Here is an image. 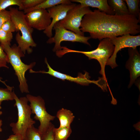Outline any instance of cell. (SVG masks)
<instances>
[{
    "label": "cell",
    "mask_w": 140,
    "mask_h": 140,
    "mask_svg": "<svg viewBox=\"0 0 140 140\" xmlns=\"http://www.w3.org/2000/svg\"><path fill=\"white\" fill-rule=\"evenodd\" d=\"M8 63V59L6 53L2 47L0 45V68L4 67L9 68L7 66Z\"/></svg>",
    "instance_id": "cell-27"
},
{
    "label": "cell",
    "mask_w": 140,
    "mask_h": 140,
    "mask_svg": "<svg viewBox=\"0 0 140 140\" xmlns=\"http://www.w3.org/2000/svg\"><path fill=\"white\" fill-rule=\"evenodd\" d=\"M54 127L52 123L46 132L41 135L43 140H54L53 132Z\"/></svg>",
    "instance_id": "cell-28"
},
{
    "label": "cell",
    "mask_w": 140,
    "mask_h": 140,
    "mask_svg": "<svg viewBox=\"0 0 140 140\" xmlns=\"http://www.w3.org/2000/svg\"><path fill=\"white\" fill-rule=\"evenodd\" d=\"M53 29L55 31V35L54 37L49 38L46 43L49 44L55 43L53 50V52H56L61 50L60 44L63 41L79 42L90 45L88 41L91 38L90 36L85 37L78 35L59 26L57 24L54 25Z\"/></svg>",
    "instance_id": "cell-8"
},
{
    "label": "cell",
    "mask_w": 140,
    "mask_h": 140,
    "mask_svg": "<svg viewBox=\"0 0 140 140\" xmlns=\"http://www.w3.org/2000/svg\"><path fill=\"white\" fill-rule=\"evenodd\" d=\"M2 102H0V110L2 108V107L1 106V105L2 104ZM2 114V112L1 111H0V116Z\"/></svg>",
    "instance_id": "cell-33"
},
{
    "label": "cell",
    "mask_w": 140,
    "mask_h": 140,
    "mask_svg": "<svg viewBox=\"0 0 140 140\" xmlns=\"http://www.w3.org/2000/svg\"><path fill=\"white\" fill-rule=\"evenodd\" d=\"M2 125V121L0 119V132L2 131V129L1 128Z\"/></svg>",
    "instance_id": "cell-32"
},
{
    "label": "cell",
    "mask_w": 140,
    "mask_h": 140,
    "mask_svg": "<svg viewBox=\"0 0 140 140\" xmlns=\"http://www.w3.org/2000/svg\"><path fill=\"white\" fill-rule=\"evenodd\" d=\"M45 61L47 65V67L48 68V71L46 72L44 71H35L31 69L30 70V73H40L47 74L62 80H66L83 85H87L90 83H94L97 85H98V81L91 80L89 79V74L87 72H86L84 74L80 73L77 77H74L70 75L60 73L53 69L48 64L46 58H45Z\"/></svg>",
    "instance_id": "cell-11"
},
{
    "label": "cell",
    "mask_w": 140,
    "mask_h": 140,
    "mask_svg": "<svg viewBox=\"0 0 140 140\" xmlns=\"http://www.w3.org/2000/svg\"><path fill=\"white\" fill-rule=\"evenodd\" d=\"M133 126L137 130L140 131V121L138 122L136 124H134L133 125Z\"/></svg>",
    "instance_id": "cell-30"
},
{
    "label": "cell",
    "mask_w": 140,
    "mask_h": 140,
    "mask_svg": "<svg viewBox=\"0 0 140 140\" xmlns=\"http://www.w3.org/2000/svg\"><path fill=\"white\" fill-rule=\"evenodd\" d=\"M6 53L8 59V63L12 66L19 82V87L22 93L29 92L27 80L25 77L26 72L32 69L36 64L33 62L29 65L23 63L21 58L24 56V54L20 48L16 44L11 46V44L0 45Z\"/></svg>",
    "instance_id": "cell-3"
},
{
    "label": "cell",
    "mask_w": 140,
    "mask_h": 140,
    "mask_svg": "<svg viewBox=\"0 0 140 140\" xmlns=\"http://www.w3.org/2000/svg\"><path fill=\"white\" fill-rule=\"evenodd\" d=\"M115 46L109 38H104L101 40L97 48L95 50L89 51H78L70 49L65 47H62L60 51L62 56L69 53L75 52L83 54L87 56L89 60H96L100 63L101 69L99 73L102 77L101 79L106 84H107L105 73V67L107 63L113 54Z\"/></svg>",
    "instance_id": "cell-4"
},
{
    "label": "cell",
    "mask_w": 140,
    "mask_h": 140,
    "mask_svg": "<svg viewBox=\"0 0 140 140\" xmlns=\"http://www.w3.org/2000/svg\"><path fill=\"white\" fill-rule=\"evenodd\" d=\"M4 140H24L20 135L14 134L10 135L8 138Z\"/></svg>",
    "instance_id": "cell-29"
},
{
    "label": "cell",
    "mask_w": 140,
    "mask_h": 140,
    "mask_svg": "<svg viewBox=\"0 0 140 140\" xmlns=\"http://www.w3.org/2000/svg\"><path fill=\"white\" fill-rule=\"evenodd\" d=\"M129 15L135 16L140 20V9L139 0H125Z\"/></svg>",
    "instance_id": "cell-19"
},
{
    "label": "cell",
    "mask_w": 140,
    "mask_h": 140,
    "mask_svg": "<svg viewBox=\"0 0 140 140\" xmlns=\"http://www.w3.org/2000/svg\"><path fill=\"white\" fill-rule=\"evenodd\" d=\"M56 116L60 121L59 127H71V124L75 117L71 110L63 108L57 111Z\"/></svg>",
    "instance_id": "cell-15"
},
{
    "label": "cell",
    "mask_w": 140,
    "mask_h": 140,
    "mask_svg": "<svg viewBox=\"0 0 140 140\" xmlns=\"http://www.w3.org/2000/svg\"><path fill=\"white\" fill-rule=\"evenodd\" d=\"M71 2L80 3L83 7H91L98 8L100 11L110 15L115 13L108 4L107 0H72Z\"/></svg>",
    "instance_id": "cell-14"
},
{
    "label": "cell",
    "mask_w": 140,
    "mask_h": 140,
    "mask_svg": "<svg viewBox=\"0 0 140 140\" xmlns=\"http://www.w3.org/2000/svg\"><path fill=\"white\" fill-rule=\"evenodd\" d=\"M25 140H43L38 129L33 125L28 128L26 132Z\"/></svg>",
    "instance_id": "cell-20"
},
{
    "label": "cell",
    "mask_w": 140,
    "mask_h": 140,
    "mask_svg": "<svg viewBox=\"0 0 140 140\" xmlns=\"http://www.w3.org/2000/svg\"><path fill=\"white\" fill-rule=\"evenodd\" d=\"M14 5L18 6L19 10H22V0H0V11Z\"/></svg>",
    "instance_id": "cell-22"
},
{
    "label": "cell",
    "mask_w": 140,
    "mask_h": 140,
    "mask_svg": "<svg viewBox=\"0 0 140 140\" xmlns=\"http://www.w3.org/2000/svg\"><path fill=\"white\" fill-rule=\"evenodd\" d=\"M9 9L11 19L15 25L16 31L17 32L15 36V39L18 46L24 54L26 52L30 54L33 51L32 48L30 47H36L37 45L32 37L33 29L28 24L23 11L11 7Z\"/></svg>",
    "instance_id": "cell-2"
},
{
    "label": "cell",
    "mask_w": 140,
    "mask_h": 140,
    "mask_svg": "<svg viewBox=\"0 0 140 140\" xmlns=\"http://www.w3.org/2000/svg\"><path fill=\"white\" fill-rule=\"evenodd\" d=\"M44 0H22V10L36 6L43 2Z\"/></svg>",
    "instance_id": "cell-24"
},
{
    "label": "cell",
    "mask_w": 140,
    "mask_h": 140,
    "mask_svg": "<svg viewBox=\"0 0 140 140\" xmlns=\"http://www.w3.org/2000/svg\"><path fill=\"white\" fill-rule=\"evenodd\" d=\"M54 140H67L72 132L71 127H59L53 129Z\"/></svg>",
    "instance_id": "cell-18"
},
{
    "label": "cell",
    "mask_w": 140,
    "mask_h": 140,
    "mask_svg": "<svg viewBox=\"0 0 140 140\" xmlns=\"http://www.w3.org/2000/svg\"><path fill=\"white\" fill-rule=\"evenodd\" d=\"M76 4H59L47 9L50 16L52 18L50 25L44 33L49 38L52 37V30L55 24L63 19L66 16L68 12L73 8Z\"/></svg>",
    "instance_id": "cell-12"
},
{
    "label": "cell",
    "mask_w": 140,
    "mask_h": 140,
    "mask_svg": "<svg viewBox=\"0 0 140 140\" xmlns=\"http://www.w3.org/2000/svg\"><path fill=\"white\" fill-rule=\"evenodd\" d=\"M11 19L9 11L6 10L0 11V29L4 23Z\"/></svg>",
    "instance_id": "cell-26"
},
{
    "label": "cell",
    "mask_w": 140,
    "mask_h": 140,
    "mask_svg": "<svg viewBox=\"0 0 140 140\" xmlns=\"http://www.w3.org/2000/svg\"><path fill=\"white\" fill-rule=\"evenodd\" d=\"M25 18L30 27L39 31L45 30L52 21L46 9H37L28 13L25 14Z\"/></svg>",
    "instance_id": "cell-10"
},
{
    "label": "cell",
    "mask_w": 140,
    "mask_h": 140,
    "mask_svg": "<svg viewBox=\"0 0 140 140\" xmlns=\"http://www.w3.org/2000/svg\"><path fill=\"white\" fill-rule=\"evenodd\" d=\"M14 100L15 102L14 106L16 107L18 111V120L16 122H12L10 125L14 134L20 135L25 140L27 130L36 122L31 118V110L26 97L19 98L15 94Z\"/></svg>",
    "instance_id": "cell-5"
},
{
    "label": "cell",
    "mask_w": 140,
    "mask_h": 140,
    "mask_svg": "<svg viewBox=\"0 0 140 140\" xmlns=\"http://www.w3.org/2000/svg\"><path fill=\"white\" fill-rule=\"evenodd\" d=\"M12 38V33L7 32L0 29V45L11 44Z\"/></svg>",
    "instance_id": "cell-23"
},
{
    "label": "cell",
    "mask_w": 140,
    "mask_h": 140,
    "mask_svg": "<svg viewBox=\"0 0 140 140\" xmlns=\"http://www.w3.org/2000/svg\"><path fill=\"white\" fill-rule=\"evenodd\" d=\"M13 88V87L6 88H0V102L14 100L15 94L14 90L12 91Z\"/></svg>",
    "instance_id": "cell-21"
},
{
    "label": "cell",
    "mask_w": 140,
    "mask_h": 140,
    "mask_svg": "<svg viewBox=\"0 0 140 140\" xmlns=\"http://www.w3.org/2000/svg\"><path fill=\"white\" fill-rule=\"evenodd\" d=\"M72 3L71 1L68 0H44L43 2L34 7L24 10L23 12L26 14L37 9H48L59 4Z\"/></svg>",
    "instance_id": "cell-16"
},
{
    "label": "cell",
    "mask_w": 140,
    "mask_h": 140,
    "mask_svg": "<svg viewBox=\"0 0 140 140\" xmlns=\"http://www.w3.org/2000/svg\"><path fill=\"white\" fill-rule=\"evenodd\" d=\"M129 58L125 67L130 73V81L128 88L131 87L140 76V54L137 48H129Z\"/></svg>",
    "instance_id": "cell-13"
},
{
    "label": "cell",
    "mask_w": 140,
    "mask_h": 140,
    "mask_svg": "<svg viewBox=\"0 0 140 140\" xmlns=\"http://www.w3.org/2000/svg\"><path fill=\"white\" fill-rule=\"evenodd\" d=\"M3 79V78L2 77H0V82H2L3 84H4V85H5L6 86V87H9V86L7 85L5 83V81H3L2 80Z\"/></svg>",
    "instance_id": "cell-31"
},
{
    "label": "cell",
    "mask_w": 140,
    "mask_h": 140,
    "mask_svg": "<svg viewBox=\"0 0 140 140\" xmlns=\"http://www.w3.org/2000/svg\"><path fill=\"white\" fill-rule=\"evenodd\" d=\"M108 3L115 15H129L125 2L122 0H108Z\"/></svg>",
    "instance_id": "cell-17"
},
{
    "label": "cell",
    "mask_w": 140,
    "mask_h": 140,
    "mask_svg": "<svg viewBox=\"0 0 140 140\" xmlns=\"http://www.w3.org/2000/svg\"><path fill=\"white\" fill-rule=\"evenodd\" d=\"M1 29L6 32L12 33L16 30L15 25L11 19L4 23Z\"/></svg>",
    "instance_id": "cell-25"
},
{
    "label": "cell",
    "mask_w": 140,
    "mask_h": 140,
    "mask_svg": "<svg viewBox=\"0 0 140 140\" xmlns=\"http://www.w3.org/2000/svg\"><path fill=\"white\" fill-rule=\"evenodd\" d=\"M92 11L89 7L76 4L69 10L63 19L56 24L78 35L85 36L84 33L80 30L81 22L83 16Z\"/></svg>",
    "instance_id": "cell-7"
},
{
    "label": "cell",
    "mask_w": 140,
    "mask_h": 140,
    "mask_svg": "<svg viewBox=\"0 0 140 140\" xmlns=\"http://www.w3.org/2000/svg\"><path fill=\"white\" fill-rule=\"evenodd\" d=\"M26 97L30 103L32 114H35L34 118L40 122L38 129L41 136L48 129L52 124L51 121L54 120L55 116L48 113L44 100L41 96L28 94Z\"/></svg>",
    "instance_id": "cell-6"
},
{
    "label": "cell",
    "mask_w": 140,
    "mask_h": 140,
    "mask_svg": "<svg viewBox=\"0 0 140 140\" xmlns=\"http://www.w3.org/2000/svg\"><path fill=\"white\" fill-rule=\"evenodd\" d=\"M139 22L132 15H110L95 9L83 16L80 30L88 32L91 38L100 41L126 34H137L140 32Z\"/></svg>",
    "instance_id": "cell-1"
},
{
    "label": "cell",
    "mask_w": 140,
    "mask_h": 140,
    "mask_svg": "<svg viewBox=\"0 0 140 140\" xmlns=\"http://www.w3.org/2000/svg\"><path fill=\"white\" fill-rule=\"evenodd\" d=\"M115 46L113 53L108 60L106 65L113 68L118 66L116 58L118 52L121 49L126 47L135 48L140 45V35H131L126 34L121 36L109 38Z\"/></svg>",
    "instance_id": "cell-9"
}]
</instances>
